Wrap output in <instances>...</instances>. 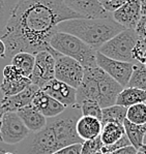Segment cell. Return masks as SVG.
I'll use <instances>...</instances> for the list:
<instances>
[{
    "mask_svg": "<svg viewBox=\"0 0 146 154\" xmlns=\"http://www.w3.org/2000/svg\"><path fill=\"white\" fill-rule=\"evenodd\" d=\"M64 4L75 13L83 18L102 19L111 18V14L107 13L98 0H62Z\"/></svg>",
    "mask_w": 146,
    "mask_h": 154,
    "instance_id": "4fadbf2b",
    "label": "cell"
},
{
    "mask_svg": "<svg viewBox=\"0 0 146 154\" xmlns=\"http://www.w3.org/2000/svg\"><path fill=\"white\" fill-rule=\"evenodd\" d=\"M146 103V91L133 87H126L122 89L116 99V103L124 108H129L131 106L137 105V103Z\"/></svg>",
    "mask_w": 146,
    "mask_h": 154,
    "instance_id": "ffe728a7",
    "label": "cell"
},
{
    "mask_svg": "<svg viewBox=\"0 0 146 154\" xmlns=\"http://www.w3.org/2000/svg\"><path fill=\"white\" fill-rule=\"evenodd\" d=\"M131 143H129L128 137L124 134L121 139H119L117 142L113 143L112 145H108V146H104L102 148V152L103 153H112L114 151L118 150V149H121L123 147H126V146H129Z\"/></svg>",
    "mask_w": 146,
    "mask_h": 154,
    "instance_id": "4dcf8cb0",
    "label": "cell"
},
{
    "mask_svg": "<svg viewBox=\"0 0 146 154\" xmlns=\"http://www.w3.org/2000/svg\"><path fill=\"white\" fill-rule=\"evenodd\" d=\"M82 115L77 105L67 108L53 118H47L43 129L30 132L24 141L18 144L17 154H52L73 144L83 143L76 131V123Z\"/></svg>",
    "mask_w": 146,
    "mask_h": 154,
    "instance_id": "7a4b0ae2",
    "label": "cell"
},
{
    "mask_svg": "<svg viewBox=\"0 0 146 154\" xmlns=\"http://www.w3.org/2000/svg\"><path fill=\"white\" fill-rule=\"evenodd\" d=\"M34 61L35 57L33 54L20 52L13 56L11 59V64L15 66L23 77L30 78L33 70Z\"/></svg>",
    "mask_w": 146,
    "mask_h": 154,
    "instance_id": "44dd1931",
    "label": "cell"
},
{
    "mask_svg": "<svg viewBox=\"0 0 146 154\" xmlns=\"http://www.w3.org/2000/svg\"><path fill=\"white\" fill-rule=\"evenodd\" d=\"M96 64L115 81L118 82L123 88L128 86V83L133 72L134 63L114 60L106 57L100 52H96Z\"/></svg>",
    "mask_w": 146,
    "mask_h": 154,
    "instance_id": "30bf717a",
    "label": "cell"
},
{
    "mask_svg": "<svg viewBox=\"0 0 146 154\" xmlns=\"http://www.w3.org/2000/svg\"><path fill=\"white\" fill-rule=\"evenodd\" d=\"M137 152H138V150L135 147L129 145V146L123 147V148H121V149H118V150L114 151V152H112V153H109V154H137Z\"/></svg>",
    "mask_w": 146,
    "mask_h": 154,
    "instance_id": "836d02e7",
    "label": "cell"
},
{
    "mask_svg": "<svg viewBox=\"0 0 146 154\" xmlns=\"http://www.w3.org/2000/svg\"><path fill=\"white\" fill-rule=\"evenodd\" d=\"M30 131L16 112H5L0 127V142L18 145L29 136Z\"/></svg>",
    "mask_w": 146,
    "mask_h": 154,
    "instance_id": "52a82bcc",
    "label": "cell"
},
{
    "mask_svg": "<svg viewBox=\"0 0 146 154\" xmlns=\"http://www.w3.org/2000/svg\"><path fill=\"white\" fill-rule=\"evenodd\" d=\"M126 134L123 128V124L115 122H109L103 124V128L101 131L100 138L102 140L104 146L112 145L113 143L117 142L119 139Z\"/></svg>",
    "mask_w": 146,
    "mask_h": 154,
    "instance_id": "7402d4cb",
    "label": "cell"
},
{
    "mask_svg": "<svg viewBox=\"0 0 146 154\" xmlns=\"http://www.w3.org/2000/svg\"><path fill=\"white\" fill-rule=\"evenodd\" d=\"M31 106L39 112H41L46 118L56 117L67 109L62 103L51 97L42 89H39L35 92L31 101Z\"/></svg>",
    "mask_w": 146,
    "mask_h": 154,
    "instance_id": "2e32d148",
    "label": "cell"
},
{
    "mask_svg": "<svg viewBox=\"0 0 146 154\" xmlns=\"http://www.w3.org/2000/svg\"><path fill=\"white\" fill-rule=\"evenodd\" d=\"M126 87H133L146 91V66L143 63H134L133 72Z\"/></svg>",
    "mask_w": 146,
    "mask_h": 154,
    "instance_id": "d4e9b609",
    "label": "cell"
},
{
    "mask_svg": "<svg viewBox=\"0 0 146 154\" xmlns=\"http://www.w3.org/2000/svg\"><path fill=\"white\" fill-rule=\"evenodd\" d=\"M86 100H95L98 103V87L95 67L84 68L83 80L76 89V105L79 106Z\"/></svg>",
    "mask_w": 146,
    "mask_h": 154,
    "instance_id": "9a60e30c",
    "label": "cell"
},
{
    "mask_svg": "<svg viewBox=\"0 0 146 154\" xmlns=\"http://www.w3.org/2000/svg\"><path fill=\"white\" fill-rule=\"evenodd\" d=\"M17 114L30 132L39 131L47 124V118L31 105L22 108Z\"/></svg>",
    "mask_w": 146,
    "mask_h": 154,
    "instance_id": "d6986e66",
    "label": "cell"
},
{
    "mask_svg": "<svg viewBox=\"0 0 146 154\" xmlns=\"http://www.w3.org/2000/svg\"><path fill=\"white\" fill-rule=\"evenodd\" d=\"M49 45L58 53L75 59L84 68L96 67V52L80 38L69 33L56 31Z\"/></svg>",
    "mask_w": 146,
    "mask_h": 154,
    "instance_id": "277c9868",
    "label": "cell"
},
{
    "mask_svg": "<svg viewBox=\"0 0 146 154\" xmlns=\"http://www.w3.org/2000/svg\"><path fill=\"white\" fill-rule=\"evenodd\" d=\"M104 144L100 137L92 140H87L82 143L81 154H93L102 151Z\"/></svg>",
    "mask_w": 146,
    "mask_h": 154,
    "instance_id": "f1b7e54d",
    "label": "cell"
},
{
    "mask_svg": "<svg viewBox=\"0 0 146 154\" xmlns=\"http://www.w3.org/2000/svg\"><path fill=\"white\" fill-rule=\"evenodd\" d=\"M137 154H144V153H143V152H141V151H139V150H138V152H137Z\"/></svg>",
    "mask_w": 146,
    "mask_h": 154,
    "instance_id": "7bdbcfd3",
    "label": "cell"
},
{
    "mask_svg": "<svg viewBox=\"0 0 146 154\" xmlns=\"http://www.w3.org/2000/svg\"><path fill=\"white\" fill-rule=\"evenodd\" d=\"M18 3V0H0V37L3 35L9 18Z\"/></svg>",
    "mask_w": 146,
    "mask_h": 154,
    "instance_id": "4316f807",
    "label": "cell"
},
{
    "mask_svg": "<svg viewBox=\"0 0 146 154\" xmlns=\"http://www.w3.org/2000/svg\"><path fill=\"white\" fill-rule=\"evenodd\" d=\"M95 75L98 87V105L102 109L115 105L123 87L98 66L95 67Z\"/></svg>",
    "mask_w": 146,
    "mask_h": 154,
    "instance_id": "ba28073f",
    "label": "cell"
},
{
    "mask_svg": "<svg viewBox=\"0 0 146 154\" xmlns=\"http://www.w3.org/2000/svg\"><path fill=\"white\" fill-rule=\"evenodd\" d=\"M29 85H31L29 78L23 77L14 65L9 64L3 68V80L0 85V90L4 96L20 93Z\"/></svg>",
    "mask_w": 146,
    "mask_h": 154,
    "instance_id": "8fae6325",
    "label": "cell"
},
{
    "mask_svg": "<svg viewBox=\"0 0 146 154\" xmlns=\"http://www.w3.org/2000/svg\"><path fill=\"white\" fill-rule=\"evenodd\" d=\"M5 152H8V151H6L5 149H3V148H1V147H0V154H4Z\"/></svg>",
    "mask_w": 146,
    "mask_h": 154,
    "instance_id": "f35d334b",
    "label": "cell"
},
{
    "mask_svg": "<svg viewBox=\"0 0 146 154\" xmlns=\"http://www.w3.org/2000/svg\"><path fill=\"white\" fill-rule=\"evenodd\" d=\"M126 110L128 108L113 105L111 106H107L102 110V124L109 122H115L119 124H123L126 116Z\"/></svg>",
    "mask_w": 146,
    "mask_h": 154,
    "instance_id": "cb8c5ba5",
    "label": "cell"
},
{
    "mask_svg": "<svg viewBox=\"0 0 146 154\" xmlns=\"http://www.w3.org/2000/svg\"><path fill=\"white\" fill-rule=\"evenodd\" d=\"M83 18L62 0H18L0 38L6 48L5 59L20 52L37 54L51 48L52 35L60 22Z\"/></svg>",
    "mask_w": 146,
    "mask_h": 154,
    "instance_id": "6da1fadb",
    "label": "cell"
},
{
    "mask_svg": "<svg viewBox=\"0 0 146 154\" xmlns=\"http://www.w3.org/2000/svg\"><path fill=\"white\" fill-rule=\"evenodd\" d=\"M103 128L102 121L89 116H81L76 123V131L83 141L100 137Z\"/></svg>",
    "mask_w": 146,
    "mask_h": 154,
    "instance_id": "ac0fdd59",
    "label": "cell"
},
{
    "mask_svg": "<svg viewBox=\"0 0 146 154\" xmlns=\"http://www.w3.org/2000/svg\"><path fill=\"white\" fill-rule=\"evenodd\" d=\"M35 61L30 75L31 84L42 89L51 80L55 79V60L49 51H42L34 55Z\"/></svg>",
    "mask_w": 146,
    "mask_h": 154,
    "instance_id": "9c48e42d",
    "label": "cell"
},
{
    "mask_svg": "<svg viewBox=\"0 0 146 154\" xmlns=\"http://www.w3.org/2000/svg\"><path fill=\"white\" fill-rule=\"evenodd\" d=\"M42 90L62 103L65 108L76 106V89L65 83L53 79L45 85Z\"/></svg>",
    "mask_w": 146,
    "mask_h": 154,
    "instance_id": "5bb4252c",
    "label": "cell"
},
{
    "mask_svg": "<svg viewBox=\"0 0 146 154\" xmlns=\"http://www.w3.org/2000/svg\"><path fill=\"white\" fill-rule=\"evenodd\" d=\"M111 17L115 22L123 26L126 29L135 30L136 26L142 17L141 1L140 0H129L121 8L113 11Z\"/></svg>",
    "mask_w": 146,
    "mask_h": 154,
    "instance_id": "7c38bea8",
    "label": "cell"
},
{
    "mask_svg": "<svg viewBox=\"0 0 146 154\" xmlns=\"http://www.w3.org/2000/svg\"><path fill=\"white\" fill-rule=\"evenodd\" d=\"M4 110L3 108H2L1 103H0V127H1V122H2V118H3V115H4Z\"/></svg>",
    "mask_w": 146,
    "mask_h": 154,
    "instance_id": "8d00e7d4",
    "label": "cell"
},
{
    "mask_svg": "<svg viewBox=\"0 0 146 154\" xmlns=\"http://www.w3.org/2000/svg\"><path fill=\"white\" fill-rule=\"evenodd\" d=\"M4 154H17V153H14V152H8H8H5Z\"/></svg>",
    "mask_w": 146,
    "mask_h": 154,
    "instance_id": "b9f144b4",
    "label": "cell"
},
{
    "mask_svg": "<svg viewBox=\"0 0 146 154\" xmlns=\"http://www.w3.org/2000/svg\"><path fill=\"white\" fill-rule=\"evenodd\" d=\"M93 154H109V153H103L102 151H100V152H96V153H93Z\"/></svg>",
    "mask_w": 146,
    "mask_h": 154,
    "instance_id": "60d3db41",
    "label": "cell"
},
{
    "mask_svg": "<svg viewBox=\"0 0 146 154\" xmlns=\"http://www.w3.org/2000/svg\"><path fill=\"white\" fill-rule=\"evenodd\" d=\"M126 28L111 18L70 19L60 22L56 31L72 34L80 38L93 50L98 51L103 45Z\"/></svg>",
    "mask_w": 146,
    "mask_h": 154,
    "instance_id": "3957f363",
    "label": "cell"
},
{
    "mask_svg": "<svg viewBox=\"0 0 146 154\" xmlns=\"http://www.w3.org/2000/svg\"><path fill=\"white\" fill-rule=\"evenodd\" d=\"M135 32L138 36V41L146 44V16H142L135 28Z\"/></svg>",
    "mask_w": 146,
    "mask_h": 154,
    "instance_id": "1f68e13d",
    "label": "cell"
},
{
    "mask_svg": "<svg viewBox=\"0 0 146 154\" xmlns=\"http://www.w3.org/2000/svg\"><path fill=\"white\" fill-rule=\"evenodd\" d=\"M143 145H146V134H145V137H144V141H143Z\"/></svg>",
    "mask_w": 146,
    "mask_h": 154,
    "instance_id": "ab89813d",
    "label": "cell"
},
{
    "mask_svg": "<svg viewBox=\"0 0 146 154\" xmlns=\"http://www.w3.org/2000/svg\"><path fill=\"white\" fill-rule=\"evenodd\" d=\"M5 55H6V48L5 45H4L3 41L0 38V58L5 59Z\"/></svg>",
    "mask_w": 146,
    "mask_h": 154,
    "instance_id": "e575fe53",
    "label": "cell"
},
{
    "mask_svg": "<svg viewBox=\"0 0 146 154\" xmlns=\"http://www.w3.org/2000/svg\"><path fill=\"white\" fill-rule=\"evenodd\" d=\"M126 119L137 125H146V103L131 106L126 110Z\"/></svg>",
    "mask_w": 146,
    "mask_h": 154,
    "instance_id": "484cf974",
    "label": "cell"
},
{
    "mask_svg": "<svg viewBox=\"0 0 146 154\" xmlns=\"http://www.w3.org/2000/svg\"><path fill=\"white\" fill-rule=\"evenodd\" d=\"M81 143L73 144V145L67 146L64 148H61L52 154H81Z\"/></svg>",
    "mask_w": 146,
    "mask_h": 154,
    "instance_id": "d6a6232c",
    "label": "cell"
},
{
    "mask_svg": "<svg viewBox=\"0 0 146 154\" xmlns=\"http://www.w3.org/2000/svg\"><path fill=\"white\" fill-rule=\"evenodd\" d=\"M123 128L131 145L139 150L143 146V141L146 134V125L134 124L126 119L123 122Z\"/></svg>",
    "mask_w": 146,
    "mask_h": 154,
    "instance_id": "603a6c76",
    "label": "cell"
},
{
    "mask_svg": "<svg viewBox=\"0 0 146 154\" xmlns=\"http://www.w3.org/2000/svg\"><path fill=\"white\" fill-rule=\"evenodd\" d=\"M141 1V13L142 16H146V0H140Z\"/></svg>",
    "mask_w": 146,
    "mask_h": 154,
    "instance_id": "d590c367",
    "label": "cell"
},
{
    "mask_svg": "<svg viewBox=\"0 0 146 154\" xmlns=\"http://www.w3.org/2000/svg\"><path fill=\"white\" fill-rule=\"evenodd\" d=\"M139 151H141V152H143L144 154H146V145H143L140 149H139Z\"/></svg>",
    "mask_w": 146,
    "mask_h": 154,
    "instance_id": "74e56055",
    "label": "cell"
},
{
    "mask_svg": "<svg viewBox=\"0 0 146 154\" xmlns=\"http://www.w3.org/2000/svg\"><path fill=\"white\" fill-rule=\"evenodd\" d=\"M55 60V79L77 89L84 75V67L75 59L58 53L54 49L48 50Z\"/></svg>",
    "mask_w": 146,
    "mask_h": 154,
    "instance_id": "8992f818",
    "label": "cell"
},
{
    "mask_svg": "<svg viewBox=\"0 0 146 154\" xmlns=\"http://www.w3.org/2000/svg\"><path fill=\"white\" fill-rule=\"evenodd\" d=\"M80 106L82 116H89V117L96 118L98 120H102V110L101 106L95 100H86L82 103Z\"/></svg>",
    "mask_w": 146,
    "mask_h": 154,
    "instance_id": "83f0119b",
    "label": "cell"
},
{
    "mask_svg": "<svg viewBox=\"0 0 146 154\" xmlns=\"http://www.w3.org/2000/svg\"><path fill=\"white\" fill-rule=\"evenodd\" d=\"M98 1H100V4L102 5V8L107 13L112 14L113 11L121 8L123 4H126L129 0H98Z\"/></svg>",
    "mask_w": 146,
    "mask_h": 154,
    "instance_id": "f546056e",
    "label": "cell"
},
{
    "mask_svg": "<svg viewBox=\"0 0 146 154\" xmlns=\"http://www.w3.org/2000/svg\"><path fill=\"white\" fill-rule=\"evenodd\" d=\"M39 89V88L37 86L31 84L20 93L11 96H3L0 103H1L4 112L17 113L19 110H21L24 106L31 105L32 98H33L35 92Z\"/></svg>",
    "mask_w": 146,
    "mask_h": 154,
    "instance_id": "e0dca14e",
    "label": "cell"
},
{
    "mask_svg": "<svg viewBox=\"0 0 146 154\" xmlns=\"http://www.w3.org/2000/svg\"><path fill=\"white\" fill-rule=\"evenodd\" d=\"M137 42L138 36L135 30L124 29L103 45L98 52L114 60L136 63L133 57V51Z\"/></svg>",
    "mask_w": 146,
    "mask_h": 154,
    "instance_id": "5b68a950",
    "label": "cell"
}]
</instances>
